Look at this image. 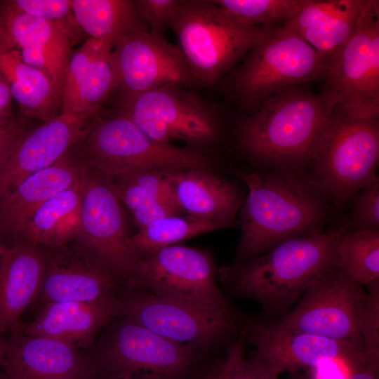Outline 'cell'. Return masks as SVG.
<instances>
[{"mask_svg": "<svg viewBox=\"0 0 379 379\" xmlns=\"http://www.w3.org/2000/svg\"><path fill=\"white\" fill-rule=\"evenodd\" d=\"M234 173L248 189L240 210L239 258L251 260L286 239L322 232L330 202L307 180L267 171Z\"/></svg>", "mask_w": 379, "mask_h": 379, "instance_id": "obj_1", "label": "cell"}, {"mask_svg": "<svg viewBox=\"0 0 379 379\" xmlns=\"http://www.w3.org/2000/svg\"><path fill=\"white\" fill-rule=\"evenodd\" d=\"M330 114L320 95L284 90L264 100L241 123L240 147L267 171L303 178Z\"/></svg>", "mask_w": 379, "mask_h": 379, "instance_id": "obj_2", "label": "cell"}, {"mask_svg": "<svg viewBox=\"0 0 379 379\" xmlns=\"http://www.w3.org/2000/svg\"><path fill=\"white\" fill-rule=\"evenodd\" d=\"M378 118H354L332 110L303 178L341 208L359 190L378 180Z\"/></svg>", "mask_w": 379, "mask_h": 379, "instance_id": "obj_3", "label": "cell"}, {"mask_svg": "<svg viewBox=\"0 0 379 379\" xmlns=\"http://www.w3.org/2000/svg\"><path fill=\"white\" fill-rule=\"evenodd\" d=\"M349 229L347 222L327 232L279 243L237 270V291L269 307L288 305L319 277L334 270L335 243Z\"/></svg>", "mask_w": 379, "mask_h": 379, "instance_id": "obj_4", "label": "cell"}, {"mask_svg": "<svg viewBox=\"0 0 379 379\" xmlns=\"http://www.w3.org/2000/svg\"><path fill=\"white\" fill-rule=\"evenodd\" d=\"M171 27L194 77L207 86L230 69L270 28L244 25L212 1L200 0H179Z\"/></svg>", "mask_w": 379, "mask_h": 379, "instance_id": "obj_5", "label": "cell"}, {"mask_svg": "<svg viewBox=\"0 0 379 379\" xmlns=\"http://www.w3.org/2000/svg\"><path fill=\"white\" fill-rule=\"evenodd\" d=\"M74 149L86 166L110 178L138 171L211 167L199 149L159 142L118 114L98 117Z\"/></svg>", "mask_w": 379, "mask_h": 379, "instance_id": "obj_6", "label": "cell"}, {"mask_svg": "<svg viewBox=\"0 0 379 379\" xmlns=\"http://www.w3.org/2000/svg\"><path fill=\"white\" fill-rule=\"evenodd\" d=\"M81 350L97 379H183L197 352L119 317L110 320L94 343Z\"/></svg>", "mask_w": 379, "mask_h": 379, "instance_id": "obj_7", "label": "cell"}, {"mask_svg": "<svg viewBox=\"0 0 379 379\" xmlns=\"http://www.w3.org/2000/svg\"><path fill=\"white\" fill-rule=\"evenodd\" d=\"M379 4L367 0L355 31L330 61L320 95L328 110L379 114Z\"/></svg>", "mask_w": 379, "mask_h": 379, "instance_id": "obj_8", "label": "cell"}, {"mask_svg": "<svg viewBox=\"0 0 379 379\" xmlns=\"http://www.w3.org/2000/svg\"><path fill=\"white\" fill-rule=\"evenodd\" d=\"M247 53L234 86L253 104L290 86L324 79L328 67L323 56L283 25L270 27Z\"/></svg>", "mask_w": 379, "mask_h": 379, "instance_id": "obj_9", "label": "cell"}, {"mask_svg": "<svg viewBox=\"0 0 379 379\" xmlns=\"http://www.w3.org/2000/svg\"><path fill=\"white\" fill-rule=\"evenodd\" d=\"M122 286L208 310L230 312L216 284L212 258L195 248L173 245L138 260Z\"/></svg>", "mask_w": 379, "mask_h": 379, "instance_id": "obj_10", "label": "cell"}, {"mask_svg": "<svg viewBox=\"0 0 379 379\" xmlns=\"http://www.w3.org/2000/svg\"><path fill=\"white\" fill-rule=\"evenodd\" d=\"M366 297L360 285L340 271L330 270L307 287L290 313L269 326L348 343L364 352L359 321Z\"/></svg>", "mask_w": 379, "mask_h": 379, "instance_id": "obj_11", "label": "cell"}, {"mask_svg": "<svg viewBox=\"0 0 379 379\" xmlns=\"http://www.w3.org/2000/svg\"><path fill=\"white\" fill-rule=\"evenodd\" d=\"M115 114L129 119L152 138L166 144L211 143L218 121L205 104L184 88L168 86L136 94H119Z\"/></svg>", "mask_w": 379, "mask_h": 379, "instance_id": "obj_12", "label": "cell"}, {"mask_svg": "<svg viewBox=\"0 0 379 379\" xmlns=\"http://www.w3.org/2000/svg\"><path fill=\"white\" fill-rule=\"evenodd\" d=\"M117 317L128 319L176 344L198 350L230 331V312L208 310L121 286Z\"/></svg>", "mask_w": 379, "mask_h": 379, "instance_id": "obj_13", "label": "cell"}, {"mask_svg": "<svg viewBox=\"0 0 379 379\" xmlns=\"http://www.w3.org/2000/svg\"><path fill=\"white\" fill-rule=\"evenodd\" d=\"M113 91L136 94L168 87H190L194 77L178 46L147 31L127 34L111 54Z\"/></svg>", "mask_w": 379, "mask_h": 379, "instance_id": "obj_14", "label": "cell"}, {"mask_svg": "<svg viewBox=\"0 0 379 379\" xmlns=\"http://www.w3.org/2000/svg\"><path fill=\"white\" fill-rule=\"evenodd\" d=\"M76 240L124 281L138 258L131 248L121 201L112 178L86 166Z\"/></svg>", "mask_w": 379, "mask_h": 379, "instance_id": "obj_15", "label": "cell"}, {"mask_svg": "<svg viewBox=\"0 0 379 379\" xmlns=\"http://www.w3.org/2000/svg\"><path fill=\"white\" fill-rule=\"evenodd\" d=\"M41 247L44 267L36 299L43 305L97 300L117 292L123 285L102 260L77 241L58 247Z\"/></svg>", "mask_w": 379, "mask_h": 379, "instance_id": "obj_16", "label": "cell"}, {"mask_svg": "<svg viewBox=\"0 0 379 379\" xmlns=\"http://www.w3.org/2000/svg\"><path fill=\"white\" fill-rule=\"evenodd\" d=\"M246 336L255 347L254 356L279 375L333 359L345 361L358 371L369 367L364 353L348 343L279 331L265 324L252 326Z\"/></svg>", "mask_w": 379, "mask_h": 379, "instance_id": "obj_17", "label": "cell"}, {"mask_svg": "<svg viewBox=\"0 0 379 379\" xmlns=\"http://www.w3.org/2000/svg\"><path fill=\"white\" fill-rule=\"evenodd\" d=\"M0 41L15 49L27 65L45 74L61 102L72 40L59 24L35 18L0 1Z\"/></svg>", "mask_w": 379, "mask_h": 379, "instance_id": "obj_18", "label": "cell"}, {"mask_svg": "<svg viewBox=\"0 0 379 379\" xmlns=\"http://www.w3.org/2000/svg\"><path fill=\"white\" fill-rule=\"evenodd\" d=\"M97 119L60 113L27 131L0 163V199L73 149Z\"/></svg>", "mask_w": 379, "mask_h": 379, "instance_id": "obj_19", "label": "cell"}, {"mask_svg": "<svg viewBox=\"0 0 379 379\" xmlns=\"http://www.w3.org/2000/svg\"><path fill=\"white\" fill-rule=\"evenodd\" d=\"M10 379H97L86 354L61 341L11 332L2 363Z\"/></svg>", "mask_w": 379, "mask_h": 379, "instance_id": "obj_20", "label": "cell"}, {"mask_svg": "<svg viewBox=\"0 0 379 379\" xmlns=\"http://www.w3.org/2000/svg\"><path fill=\"white\" fill-rule=\"evenodd\" d=\"M118 313L117 291L94 301L46 304L32 322L21 321L11 332L53 339L84 350Z\"/></svg>", "mask_w": 379, "mask_h": 379, "instance_id": "obj_21", "label": "cell"}, {"mask_svg": "<svg viewBox=\"0 0 379 379\" xmlns=\"http://www.w3.org/2000/svg\"><path fill=\"white\" fill-rule=\"evenodd\" d=\"M112 48L109 44L88 38L72 52L64 73L61 113L99 117L113 91Z\"/></svg>", "mask_w": 379, "mask_h": 379, "instance_id": "obj_22", "label": "cell"}, {"mask_svg": "<svg viewBox=\"0 0 379 379\" xmlns=\"http://www.w3.org/2000/svg\"><path fill=\"white\" fill-rule=\"evenodd\" d=\"M85 170L73 148L51 166L20 181L0 199V234L22 238L36 211L53 196L80 180Z\"/></svg>", "mask_w": 379, "mask_h": 379, "instance_id": "obj_23", "label": "cell"}, {"mask_svg": "<svg viewBox=\"0 0 379 379\" xmlns=\"http://www.w3.org/2000/svg\"><path fill=\"white\" fill-rule=\"evenodd\" d=\"M367 0H306L284 27L328 62L352 35Z\"/></svg>", "mask_w": 379, "mask_h": 379, "instance_id": "obj_24", "label": "cell"}, {"mask_svg": "<svg viewBox=\"0 0 379 379\" xmlns=\"http://www.w3.org/2000/svg\"><path fill=\"white\" fill-rule=\"evenodd\" d=\"M171 182L182 213L215 222L223 228L237 226L236 215L244 201L231 182L206 170L174 169Z\"/></svg>", "mask_w": 379, "mask_h": 379, "instance_id": "obj_25", "label": "cell"}, {"mask_svg": "<svg viewBox=\"0 0 379 379\" xmlns=\"http://www.w3.org/2000/svg\"><path fill=\"white\" fill-rule=\"evenodd\" d=\"M44 258L40 246L21 240L6 248L0 270V333L17 328L20 317L35 300Z\"/></svg>", "mask_w": 379, "mask_h": 379, "instance_id": "obj_26", "label": "cell"}, {"mask_svg": "<svg viewBox=\"0 0 379 379\" xmlns=\"http://www.w3.org/2000/svg\"><path fill=\"white\" fill-rule=\"evenodd\" d=\"M0 73L25 117L45 122L61 113V102L47 76L1 41Z\"/></svg>", "mask_w": 379, "mask_h": 379, "instance_id": "obj_27", "label": "cell"}, {"mask_svg": "<svg viewBox=\"0 0 379 379\" xmlns=\"http://www.w3.org/2000/svg\"><path fill=\"white\" fill-rule=\"evenodd\" d=\"M84 175L85 172L80 180L53 196L36 211L25 228L22 240L54 248L70 244L79 238Z\"/></svg>", "mask_w": 379, "mask_h": 379, "instance_id": "obj_28", "label": "cell"}, {"mask_svg": "<svg viewBox=\"0 0 379 379\" xmlns=\"http://www.w3.org/2000/svg\"><path fill=\"white\" fill-rule=\"evenodd\" d=\"M71 6L85 35L112 46L127 34L147 30L134 1L71 0Z\"/></svg>", "mask_w": 379, "mask_h": 379, "instance_id": "obj_29", "label": "cell"}, {"mask_svg": "<svg viewBox=\"0 0 379 379\" xmlns=\"http://www.w3.org/2000/svg\"><path fill=\"white\" fill-rule=\"evenodd\" d=\"M333 268L360 285L379 280V230H350L338 237Z\"/></svg>", "mask_w": 379, "mask_h": 379, "instance_id": "obj_30", "label": "cell"}, {"mask_svg": "<svg viewBox=\"0 0 379 379\" xmlns=\"http://www.w3.org/2000/svg\"><path fill=\"white\" fill-rule=\"evenodd\" d=\"M222 228L220 224L207 219L190 215H173L140 229L131 235L130 243L139 260L180 241Z\"/></svg>", "mask_w": 379, "mask_h": 379, "instance_id": "obj_31", "label": "cell"}, {"mask_svg": "<svg viewBox=\"0 0 379 379\" xmlns=\"http://www.w3.org/2000/svg\"><path fill=\"white\" fill-rule=\"evenodd\" d=\"M174 169L133 171L112 177L114 190L131 211L162 197L173 195L171 175Z\"/></svg>", "mask_w": 379, "mask_h": 379, "instance_id": "obj_32", "label": "cell"}, {"mask_svg": "<svg viewBox=\"0 0 379 379\" xmlns=\"http://www.w3.org/2000/svg\"><path fill=\"white\" fill-rule=\"evenodd\" d=\"M306 0H213L241 23L248 26L269 27L284 24Z\"/></svg>", "mask_w": 379, "mask_h": 379, "instance_id": "obj_33", "label": "cell"}, {"mask_svg": "<svg viewBox=\"0 0 379 379\" xmlns=\"http://www.w3.org/2000/svg\"><path fill=\"white\" fill-rule=\"evenodd\" d=\"M8 2L22 13L60 25L72 41L85 35L77 22L71 0H11Z\"/></svg>", "mask_w": 379, "mask_h": 379, "instance_id": "obj_34", "label": "cell"}, {"mask_svg": "<svg viewBox=\"0 0 379 379\" xmlns=\"http://www.w3.org/2000/svg\"><path fill=\"white\" fill-rule=\"evenodd\" d=\"M359 321L364 352L369 367L379 370V280L371 283Z\"/></svg>", "mask_w": 379, "mask_h": 379, "instance_id": "obj_35", "label": "cell"}, {"mask_svg": "<svg viewBox=\"0 0 379 379\" xmlns=\"http://www.w3.org/2000/svg\"><path fill=\"white\" fill-rule=\"evenodd\" d=\"M352 198L350 230H379V180L361 189Z\"/></svg>", "mask_w": 379, "mask_h": 379, "instance_id": "obj_36", "label": "cell"}, {"mask_svg": "<svg viewBox=\"0 0 379 379\" xmlns=\"http://www.w3.org/2000/svg\"><path fill=\"white\" fill-rule=\"evenodd\" d=\"M138 12L151 34L164 37L166 29L171 27L179 0H134Z\"/></svg>", "mask_w": 379, "mask_h": 379, "instance_id": "obj_37", "label": "cell"}, {"mask_svg": "<svg viewBox=\"0 0 379 379\" xmlns=\"http://www.w3.org/2000/svg\"><path fill=\"white\" fill-rule=\"evenodd\" d=\"M139 229L145 227L161 219L180 215L182 213L174 196L158 199L131 213Z\"/></svg>", "mask_w": 379, "mask_h": 379, "instance_id": "obj_38", "label": "cell"}, {"mask_svg": "<svg viewBox=\"0 0 379 379\" xmlns=\"http://www.w3.org/2000/svg\"><path fill=\"white\" fill-rule=\"evenodd\" d=\"M231 379H279V375L266 367L255 356L246 359L243 352L234 364Z\"/></svg>", "mask_w": 379, "mask_h": 379, "instance_id": "obj_39", "label": "cell"}, {"mask_svg": "<svg viewBox=\"0 0 379 379\" xmlns=\"http://www.w3.org/2000/svg\"><path fill=\"white\" fill-rule=\"evenodd\" d=\"M26 125L19 119L0 126V163L27 133Z\"/></svg>", "mask_w": 379, "mask_h": 379, "instance_id": "obj_40", "label": "cell"}, {"mask_svg": "<svg viewBox=\"0 0 379 379\" xmlns=\"http://www.w3.org/2000/svg\"><path fill=\"white\" fill-rule=\"evenodd\" d=\"M246 329L243 330L237 340L230 347L226 357L206 379H231L234 364L244 352Z\"/></svg>", "mask_w": 379, "mask_h": 379, "instance_id": "obj_41", "label": "cell"}, {"mask_svg": "<svg viewBox=\"0 0 379 379\" xmlns=\"http://www.w3.org/2000/svg\"><path fill=\"white\" fill-rule=\"evenodd\" d=\"M340 359L326 361L313 368L314 379H346L358 372L352 365Z\"/></svg>", "mask_w": 379, "mask_h": 379, "instance_id": "obj_42", "label": "cell"}, {"mask_svg": "<svg viewBox=\"0 0 379 379\" xmlns=\"http://www.w3.org/2000/svg\"><path fill=\"white\" fill-rule=\"evenodd\" d=\"M13 100L8 86L0 73V126L15 119L12 113Z\"/></svg>", "mask_w": 379, "mask_h": 379, "instance_id": "obj_43", "label": "cell"}, {"mask_svg": "<svg viewBox=\"0 0 379 379\" xmlns=\"http://www.w3.org/2000/svg\"><path fill=\"white\" fill-rule=\"evenodd\" d=\"M346 379H379L378 371L368 367L352 374Z\"/></svg>", "mask_w": 379, "mask_h": 379, "instance_id": "obj_44", "label": "cell"}, {"mask_svg": "<svg viewBox=\"0 0 379 379\" xmlns=\"http://www.w3.org/2000/svg\"><path fill=\"white\" fill-rule=\"evenodd\" d=\"M6 350V339L4 338L2 334L0 333V368L2 366V363L4 359Z\"/></svg>", "mask_w": 379, "mask_h": 379, "instance_id": "obj_45", "label": "cell"}, {"mask_svg": "<svg viewBox=\"0 0 379 379\" xmlns=\"http://www.w3.org/2000/svg\"><path fill=\"white\" fill-rule=\"evenodd\" d=\"M5 250H6V247L3 246L0 244V270H1V265H2Z\"/></svg>", "mask_w": 379, "mask_h": 379, "instance_id": "obj_46", "label": "cell"}, {"mask_svg": "<svg viewBox=\"0 0 379 379\" xmlns=\"http://www.w3.org/2000/svg\"><path fill=\"white\" fill-rule=\"evenodd\" d=\"M0 379H10L8 378L6 375V376H3L0 374Z\"/></svg>", "mask_w": 379, "mask_h": 379, "instance_id": "obj_47", "label": "cell"}]
</instances>
